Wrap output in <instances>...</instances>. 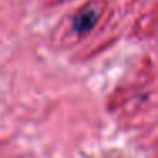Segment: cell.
<instances>
[{
  "instance_id": "cell-1",
  "label": "cell",
  "mask_w": 158,
  "mask_h": 158,
  "mask_svg": "<svg viewBox=\"0 0 158 158\" xmlns=\"http://www.w3.org/2000/svg\"><path fill=\"white\" fill-rule=\"evenodd\" d=\"M97 21H99V14L92 7H87L75 15V19H73V29L78 34H85V32H89L97 24Z\"/></svg>"
}]
</instances>
